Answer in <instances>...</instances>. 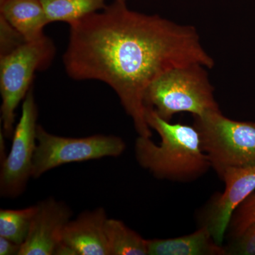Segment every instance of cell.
I'll list each match as a JSON object with an SVG mask.
<instances>
[{
	"label": "cell",
	"mask_w": 255,
	"mask_h": 255,
	"mask_svg": "<svg viewBox=\"0 0 255 255\" xmlns=\"http://www.w3.org/2000/svg\"><path fill=\"white\" fill-rule=\"evenodd\" d=\"M70 26L63 55L67 74L112 87L140 136H152L145 97L156 79L180 67L215 65L194 26L132 11L126 0H114Z\"/></svg>",
	"instance_id": "obj_1"
},
{
	"label": "cell",
	"mask_w": 255,
	"mask_h": 255,
	"mask_svg": "<svg viewBox=\"0 0 255 255\" xmlns=\"http://www.w3.org/2000/svg\"><path fill=\"white\" fill-rule=\"evenodd\" d=\"M145 117L161 141L155 144L151 137L139 135L134 150L140 167L156 179L174 182H193L207 173L211 164L201 148L200 137L194 126L171 124L148 107H146Z\"/></svg>",
	"instance_id": "obj_2"
},
{
	"label": "cell",
	"mask_w": 255,
	"mask_h": 255,
	"mask_svg": "<svg viewBox=\"0 0 255 255\" xmlns=\"http://www.w3.org/2000/svg\"><path fill=\"white\" fill-rule=\"evenodd\" d=\"M206 70L203 65H191L166 72L147 88L145 107L167 122L181 112L200 117L219 111Z\"/></svg>",
	"instance_id": "obj_3"
},
{
	"label": "cell",
	"mask_w": 255,
	"mask_h": 255,
	"mask_svg": "<svg viewBox=\"0 0 255 255\" xmlns=\"http://www.w3.org/2000/svg\"><path fill=\"white\" fill-rule=\"evenodd\" d=\"M55 53L53 42L44 35L0 55L1 122L3 135L7 138H12L15 112L31 90L35 72L48 68Z\"/></svg>",
	"instance_id": "obj_4"
},
{
	"label": "cell",
	"mask_w": 255,
	"mask_h": 255,
	"mask_svg": "<svg viewBox=\"0 0 255 255\" xmlns=\"http://www.w3.org/2000/svg\"><path fill=\"white\" fill-rule=\"evenodd\" d=\"M201 148L220 179L227 169L255 165V124L238 122L219 111L194 117Z\"/></svg>",
	"instance_id": "obj_5"
},
{
	"label": "cell",
	"mask_w": 255,
	"mask_h": 255,
	"mask_svg": "<svg viewBox=\"0 0 255 255\" xmlns=\"http://www.w3.org/2000/svg\"><path fill=\"white\" fill-rule=\"evenodd\" d=\"M36 142L32 169L33 179H38L50 169L63 164L119 157L127 147L123 139L116 135L58 136L47 132L40 125L37 127Z\"/></svg>",
	"instance_id": "obj_6"
},
{
	"label": "cell",
	"mask_w": 255,
	"mask_h": 255,
	"mask_svg": "<svg viewBox=\"0 0 255 255\" xmlns=\"http://www.w3.org/2000/svg\"><path fill=\"white\" fill-rule=\"evenodd\" d=\"M37 119L38 109L31 88L23 101L21 117L15 127L9 154L1 159V197L16 198L21 195L32 177L37 145Z\"/></svg>",
	"instance_id": "obj_7"
},
{
	"label": "cell",
	"mask_w": 255,
	"mask_h": 255,
	"mask_svg": "<svg viewBox=\"0 0 255 255\" xmlns=\"http://www.w3.org/2000/svg\"><path fill=\"white\" fill-rule=\"evenodd\" d=\"M222 193L215 194L199 213V227L206 228L214 241L224 246L228 224L233 212L255 191V165L226 169L221 178Z\"/></svg>",
	"instance_id": "obj_8"
},
{
	"label": "cell",
	"mask_w": 255,
	"mask_h": 255,
	"mask_svg": "<svg viewBox=\"0 0 255 255\" xmlns=\"http://www.w3.org/2000/svg\"><path fill=\"white\" fill-rule=\"evenodd\" d=\"M37 206L19 255H55L61 243L62 233L73 211L65 203L53 198L42 201Z\"/></svg>",
	"instance_id": "obj_9"
},
{
	"label": "cell",
	"mask_w": 255,
	"mask_h": 255,
	"mask_svg": "<svg viewBox=\"0 0 255 255\" xmlns=\"http://www.w3.org/2000/svg\"><path fill=\"white\" fill-rule=\"evenodd\" d=\"M107 219L104 208L81 213L67 223L61 243L75 255H110L105 231Z\"/></svg>",
	"instance_id": "obj_10"
},
{
	"label": "cell",
	"mask_w": 255,
	"mask_h": 255,
	"mask_svg": "<svg viewBox=\"0 0 255 255\" xmlns=\"http://www.w3.org/2000/svg\"><path fill=\"white\" fill-rule=\"evenodd\" d=\"M0 16L26 41L44 36L43 28L50 23L41 0H0Z\"/></svg>",
	"instance_id": "obj_11"
},
{
	"label": "cell",
	"mask_w": 255,
	"mask_h": 255,
	"mask_svg": "<svg viewBox=\"0 0 255 255\" xmlns=\"http://www.w3.org/2000/svg\"><path fill=\"white\" fill-rule=\"evenodd\" d=\"M147 255H227L204 227L181 237L147 240Z\"/></svg>",
	"instance_id": "obj_12"
},
{
	"label": "cell",
	"mask_w": 255,
	"mask_h": 255,
	"mask_svg": "<svg viewBox=\"0 0 255 255\" xmlns=\"http://www.w3.org/2000/svg\"><path fill=\"white\" fill-rule=\"evenodd\" d=\"M105 231L110 255H147V240L123 221L107 219Z\"/></svg>",
	"instance_id": "obj_13"
},
{
	"label": "cell",
	"mask_w": 255,
	"mask_h": 255,
	"mask_svg": "<svg viewBox=\"0 0 255 255\" xmlns=\"http://www.w3.org/2000/svg\"><path fill=\"white\" fill-rule=\"evenodd\" d=\"M50 23L64 21L71 25L106 7V0H41Z\"/></svg>",
	"instance_id": "obj_14"
},
{
	"label": "cell",
	"mask_w": 255,
	"mask_h": 255,
	"mask_svg": "<svg viewBox=\"0 0 255 255\" xmlns=\"http://www.w3.org/2000/svg\"><path fill=\"white\" fill-rule=\"evenodd\" d=\"M38 206L21 209L0 210V237L22 245L27 237Z\"/></svg>",
	"instance_id": "obj_15"
},
{
	"label": "cell",
	"mask_w": 255,
	"mask_h": 255,
	"mask_svg": "<svg viewBox=\"0 0 255 255\" xmlns=\"http://www.w3.org/2000/svg\"><path fill=\"white\" fill-rule=\"evenodd\" d=\"M255 222V191L233 212L228 224L226 238L228 241H232L240 237L247 228Z\"/></svg>",
	"instance_id": "obj_16"
},
{
	"label": "cell",
	"mask_w": 255,
	"mask_h": 255,
	"mask_svg": "<svg viewBox=\"0 0 255 255\" xmlns=\"http://www.w3.org/2000/svg\"><path fill=\"white\" fill-rule=\"evenodd\" d=\"M224 247L227 255H255V222Z\"/></svg>",
	"instance_id": "obj_17"
},
{
	"label": "cell",
	"mask_w": 255,
	"mask_h": 255,
	"mask_svg": "<svg viewBox=\"0 0 255 255\" xmlns=\"http://www.w3.org/2000/svg\"><path fill=\"white\" fill-rule=\"evenodd\" d=\"M1 22V54L11 51L25 42L24 38L6 20L0 16Z\"/></svg>",
	"instance_id": "obj_18"
},
{
	"label": "cell",
	"mask_w": 255,
	"mask_h": 255,
	"mask_svg": "<svg viewBox=\"0 0 255 255\" xmlns=\"http://www.w3.org/2000/svg\"><path fill=\"white\" fill-rule=\"evenodd\" d=\"M21 245L0 237V255H19Z\"/></svg>",
	"instance_id": "obj_19"
}]
</instances>
